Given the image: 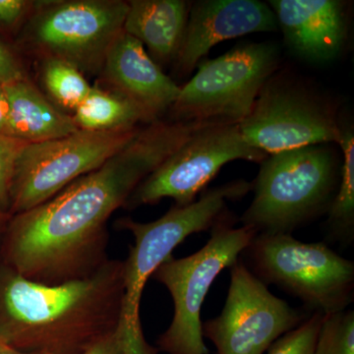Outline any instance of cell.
<instances>
[{"label":"cell","instance_id":"52a82bcc","mask_svg":"<svg viewBox=\"0 0 354 354\" xmlns=\"http://www.w3.org/2000/svg\"><path fill=\"white\" fill-rule=\"evenodd\" d=\"M127 11L122 0L38 1L22 27L21 44L39 59L58 58L84 75H99Z\"/></svg>","mask_w":354,"mask_h":354},{"label":"cell","instance_id":"8fae6325","mask_svg":"<svg viewBox=\"0 0 354 354\" xmlns=\"http://www.w3.org/2000/svg\"><path fill=\"white\" fill-rule=\"evenodd\" d=\"M239 127L244 141L267 155L339 144L341 139V122L334 109L306 88L279 77L265 83Z\"/></svg>","mask_w":354,"mask_h":354},{"label":"cell","instance_id":"8992f818","mask_svg":"<svg viewBox=\"0 0 354 354\" xmlns=\"http://www.w3.org/2000/svg\"><path fill=\"white\" fill-rule=\"evenodd\" d=\"M234 218L218 221L206 245L187 257L167 258L152 278L174 300L169 329L160 335L158 351L167 354H208L202 335L201 310L209 288L223 270L232 267L257 235L254 228H235Z\"/></svg>","mask_w":354,"mask_h":354},{"label":"cell","instance_id":"2e32d148","mask_svg":"<svg viewBox=\"0 0 354 354\" xmlns=\"http://www.w3.org/2000/svg\"><path fill=\"white\" fill-rule=\"evenodd\" d=\"M191 2L131 0L123 31L146 46L158 65L176 62L183 44Z\"/></svg>","mask_w":354,"mask_h":354},{"label":"cell","instance_id":"5bb4252c","mask_svg":"<svg viewBox=\"0 0 354 354\" xmlns=\"http://www.w3.org/2000/svg\"><path fill=\"white\" fill-rule=\"evenodd\" d=\"M99 75L97 86L136 104L152 121L171 111L180 91L143 44L124 31L109 48Z\"/></svg>","mask_w":354,"mask_h":354},{"label":"cell","instance_id":"5b68a950","mask_svg":"<svg viewBox=\"0 0 354 354\" xmlns=\"http://www.w3.org/2000/svg\"><path fill=\"white\" fill-rule=\"evenodd\" d=\"M241 255L266 286H279L299 298L313 313H335L353 301V262L325 242L305 243L291 234H258Z\"/></svg>","mask_w":354,"mask_h":354},{"label":"cell","instance_id":"277c9868","mask_svg":"<svg viewBox=\"0 0 354 354\" xmlns=\"http://www.w3.org/2000/svg\"><path fill=\"white\" fill-rule=\"evenodd\" d=\"M328 144L272 153L261 162L254 197L241 216L257 234H291L328 213L341 178L339 160Z\"/></svg>","mask_w":354,"mask_h":354},{"label":"cell","instance_id":"d4e9b609","mask_svg":"<svg viewBox=\"0 0 354 354\" xmlns=\"http://www.w3.org/2000/svg\"><path fill=\"white\" fill-rule=\"evenodd\" d=\"M19 60L6 44L0 41V84L7 85L26 78Z\"/></svg>","mask_w":354,"mask_h":354},{"label":"cell","instance_id":"d6986e66","mask_svg":"<svg viewBox=\"0 0 354 354\" xmlns=\"http://www.w3.org/2000/svg\"><path fill=\"white\" fill-rule=\"evenodd\" d=\"M344 162L341 167L339 187L328 211L327 227L330 239L348 246L354 241V133L351 125L341 122Z\"/></svg>","mask_w":354,"mask_h":354},{"label":"cell","instance_id":"7a4b0ae2","mask_svg":"<svg viewBox=\"0 0 354 354\" xmlns=\"http://www.w3.org/2000/svg\"><path fill=\"white\" fill-rule=\"evenodd\" d=\"M124 263L111 260L88 278L32 283L0 265V342L25 353L85 354L118 332Z\"/></svg>","mask_w":354,"mask_h":354},{"label":"cell","instance_id":"83f0119b","mask_svg":"<svg viewBox=\"0 0 354 354\" xmlns=\"http://www.w3.org/2000/svg\"><path fill=\"white\" fill-rule=\"evenodd\" d=\"M0 354H41L34 353H25V351H18V349L0 342Z\"/></svg>","mask_w":354,"mask_h":354},{"label":"cell","instance_id":"cb8c5ba5","mask_svg":"<svg viewBox=\"0 0 354 354\" xmlns=\"http://www.w3.org/2000/svg\"><path fill=\"white\" fill-rule=\"evenodd\" d=\"M38 1L0 0V27L11 30L24 26L36 9Z\"/></svg>","mask_w":354,"mask_h":354},{"label":"cell","instance_id":"6da1fadb","mask_svg":"<svg viewBox=\"0 0 354 354\" xmlns=\"http://www.w3.org/2000/svg\"><path fill=\"white\" fill-rule=\"evenodd\" d=\"M199 121L156 120L99 169L50 200L6 221L1 259L32 283L88 278L108 262L109 216L193 132Z\"/></svg>","mask_w":354,"mask_h":354},{"label":"cell","instance_id":"4316f807","mask_svg":"<svg viewBox=\"0 0 354 354\" xmlns=\"http://www.w3.org/2000/svg\"><path fill=\"white\" fill-rule=\"evenodd\" d=\"M9 104L6 85L0 84V134L6 135L8 123Z\"/></svg>","mask_w":354,"mask_h":354},{"label":"cell","instance_id":"4fadbf2b","mask_svg":"<svg viewBox=\"0 0 354 354\" xmlns=\"http://www.w3.org/2000/svg\"><path fill=\"white\" fill-rule=\"evenodd\" d=\"M279 26L269 4L257 0H199L191 3L187 25L174 65L188 76L216 44Z\"/></svg>","mask_w":354,"mask_h":354},{"label":"cell","instance_id":"f1b7e54d","mask_svg":"<svg viewBox=\"0 0 354 354\" xmlns=\"http://www.w3.org/2000/svg\"><path fill=\"white\" fill-rule=\"evenodd\" d=\"M1 264H2V262H0V265H1Z\"/></svg>","mask_w":354,"mask_h":354},{"label":"cell","instance_id":"ac0fdd59","mask_svg":"<svg viewBox=\"0 0 354 354\" xmlns=\"http://www.w3.org/2000/svg\"><path fill=\"white\" fill-rule=\"evenodd\" d=\"M71 115L78 129L88 131L132 129L153 122L136 104L97 85Z\"/></svg>","mask_w":354,"mask_h":354},{"label":"cell","instance_id":"3957f363","mask_svg":"<svg viewBox=\"0 0 354 354\" xmlns=\"http://www.w3.org/2000/svg\"><path fill=\"white\" fill-rule=\"evenodd\" d=\"M251 189L252 184L237 179L207 190L198 201L174 207L152 223H139L130 218L116 221L115 227L131 232L135 241L127 259L123 261L124 295L118 328L123 353H158L147 342L140 319V304L147 281L186 237L211 230L230 216L227 201L241 199Z\"/></svg>","mask_w":354,"mask_h":354},{"label":"cell","instance_id":"30bf717a","mask_svg":"<svg viewBox=\"0 0 354 354\" xmlns=\"http://www.w3.org/2000/svg\"><path fill=\"white\" fill-rule=\"evenodd\" d=\"M267 157L244 141L237 123H209L193 132L147 176L123 208L157 204L164 198H172L176 206H186L196 201L223 165L236 160L261 164Z\"/></svg>","mask_w":354,"mask_h":354},{"label":"cell","instance_id":"ba28073f","mask_svg":"<svg viewBox=\"0 0 354 354\" xmlns=\"http://www.w3.org/2000/svg\"><path fill=\"white\" fill-rule=\"evenodd\" d=\"M279 62L274 44H247L198 64L171 109L174 120L239 123Z\"/></svg>","mask_w":354,"mask_h":354},{"label":"cell","instance_id":"9a60e30c","mask_svg":"<svg viewBox=\"0 0 354 354\" xmlns=\"http://www.w3.org/2000/svg\"><path fill=\"white\" fill-rule=\"evenodd\" d=\"M286 44L298 57L328 62L341 55L348 36V6L339 0H271Z\"/></svg>","mask_w":354,"mask_h":354},{"label":"cell","instance_id":"7402d4cb","mask_svg":"<svg viewBox=\"0 0 354 354\" xmlns=\"http://www.w3.org/2000/svg\"><path fill=\"white\" fill-rule=\"evenodd\" d=\"M324 314L314 312L290 332L277 339L268 354H314Z\"/></svg>","mask_w":354,"mask_h":354},{"label":"cell","instance_id":"484cf974","mask_svg":"<svg viewBox=\"0 0 354 354\" xmlns=\"http://www.w3.org/2000/svg\"><path fill=\"white\" fill-rule=\"evenodd\" d=\"M85 354H124L118 330L95 344L94 348H91Z\"/></svg>","mask_w":354,"mask_h":354},{"label":"cell","instance_id":"e0dca14e","mask_svg":"<svg viewBox=\"0 0 354 354\" xmlns=\"http://www.w3.org/2000/svg\"><path fill=\"white\" fill-rule=\"evenodd\" d=\"M7 136L28 144L62 138L79 130L71 114L57 108L28 77L6 85Z\"/></svg>","mask_w":354,"mask_h":354},{"label":"cell","instance_id":"7c38bea8","mask_svg":"<svg viewBox=\"0 0 354 354\" xmlns=\"http://www.w3.org/2000/svg\"><path fill=\"white\" fill-rule=\"evenodd\" d=\"M230 269V285L223 311L202 323L218 354H263L298 327L307 317L272 295L241 258Z\"/></svg>","mask_w":354,"mask_h":354},{"label":"cell","instance_id":"44dd1931","mask_svg":"<svg viewBox=\"0 0 354 354\" xmlns=\"http://www.w3.org/2000/svg\"><path fill=\"white\" fill-rule=\"evenodd\" d=\"M314 354H354V312L323 315Z\"/></svg>","mask_w":354,"mask_h":354},{"label":"cell","instance_id":"9c48e42d","mask_svg":"<svg viewBox=\"0 0 354 354\" xmlns=\"http://www.w3.org/2000/svg\"><path fill=\"white\" fill-rule=\"evenodd\" d=\"M142 127L113 131L79 129L62 138L27 144L14 172L9 218L43 204L79 177L99 169Z\"/></svg>","mask_w":354,"mask_h":354},{"label":"cell","instance_id":"ffe728a7","mask_svg":"<svg viewBox=\"0 0 354 354\" xmlns=\"http://www.w3.org/2000/svg\"><path fill=\"white\" fill-rule=\"evenodd\" d=\"M39 62L44 94L57 108L64 113H73L92 88L87 78L80 70L64 60L44 57Z\"/></svg>","mask_w":354,"mask_h":354},{"label":"cell","instance_id":"603a6c76","mask_svg":"<svg viewBox=\"0 0 354 354\" xmlns=\"http://www.w3.org/2000/svg\"><path fill=\"white\" fill-rule=\"evenodd\" d=\"M27 144L0 134V221L4 223L10 215L11 187L16 165Z\"/></svg>","mask_w":354,"mask_h":354}]
</instances>
